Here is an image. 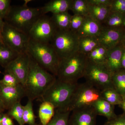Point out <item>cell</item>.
I'll use <instances>...</instances> for the list:
<instances>
[{"instance_id":"obj_1","label":"cell","mask_w":125,"mask_h":125,"mask_svg":"<svg viewBox=\"0 0 125 125\" xmlns=\"http://www.w3.org/2000/svg\"><path fill=\"white\" fill-rule=\"evenodd\" d=\"M30 57L29 70L24 86L29 100H38L55 81L57 77L40 66Z\"/></svg>"},{"instance_id":"obj_2","label":"cell","mask_w":125,"mask_h":125,"mask_svg":"<svg viewBox=\"0 0 125 125\" xmlns=\"http://www.w3.org/2000/svg\"><path fill=\"white\" fill-rule=\"evenodd\" d=\"M27 52L41 67L56 77L61 59L50 43L30 38Z\"/></svg>"},{"instance_id":"obj_3","label":"cell","mask_w":125,"mask_h":125,"mask_svg":"<svg viewBox=\"0 0 125 125\" xmlns=\"http://www.w3.org/2000/svg\"><path fill=\"white\" fill-rule=\"evenodd\" d=\"M43 15L40 8H33L24 4L11 6L4 21L20 32L28 35L32 27Z\"/></svg>"},{"instance_id":"obj_4","label":"cell","mask_w":125,"mask_h":125,"mask_svg":"<svg viewBox=\"0 0 125 125\" xmlns=\"http://www.w3.org/2000/svg\"><path fill=\"white\" fill-rule=\"evenodd\" d=\"M78 83H71L57 78L39 100L48 102L56 110L67 111L68 106Z\"/></svg>"},{"instance_id":"obj_5","label":"cell","mask_w":125,"mask_h":125,"mask_svg":"<svg viewBox=\"0 0 125 125\" xmlns=\"http://www.w3.org/2000/svg\"><path fill=\"white\" fill-rule=\"evenodd\" d=\"M87 62V55L79 51L61 60L57 78L65 81L78 83L79 79L83 77Z\"/></svg>"},{"instance_id":"obj_6","label":"cell","mask_w":125,"mask_h":125,"mask_svg":"<svg viewBox=\"0 0 125 125\" xmlns=\"http://www.w3.org/2000/svg\"><path fill=\"white\" fill-rule=\"evenodd\" d=\"M79 37L77 34L67 30H57L50 42L61 60L78 51Z\"/></svg>"},{"instance_id":"obj_7","label":"cell","mask_w":125,"mask_h":125,"mask_svg":"<svg viewBox=\"0 0 125 125\" xmlns=\"http://www.w3.org/2000/svg\"><path fill=\"white\" fill-rule=\"evenodd\" d=\"M112 75L105 64H96L88 60L83 77L86 82L101 92L106 89L114 88Z\"/></svg>"},{"instance_id":"obj_8","label":"cell","mask_w":125,"mask_h":125,"mask_svg":"<svg viewBox=\"0 0 125 125\" xmlns=\"http://www.w3.org/2000/svg\"><path fill=\"white\" fill-rule=\"evenodd\" d=\"M101 98V91L85 82L79 84L72 96L67 111L73 110L92 106Z\"/></svg>"},{"instance_id":"obj_9","label":"cell","mask_w":125,"mask_h":125,"mask_svg":"<svg viewBox=\"0 0 125 125\" xmlns=\"http://www.w3.org/2000/svg\"><path fill=\"white\" fill-rule=\"evenodd\" d=\"M2 38L4 44L19 54L27 52L30 39L29 36L5 22L2 28Z\"/></svg>"},{"instance_id":"obj_10","label":"cell","mask_w":125,"mask_h":125,"mask_svg":"<svg viewBox=\"0 0 125 125\" xmlns=\"http://www.w3.org/2000/svg\"><path fill=\"white\" fill-rule=\"evenodd\" d=\"M57 30L51 18L45 15L41 16L34 24L28 36L32 40L50 43Z\"/></svg>"},{"instance_id":"obj_11","label":"cell","mask_w":125,"mask_h":125,"mask_svg":"<svg viewBox=\"0 0 125 125\" xmlns=\"http://www.w3.org/2000/svg\"><path fill=\"white\" fill-rule=\"evenodd\" d=\"M30 61V57L27 52L20 54L5 68V71L13 74L24 86L28 74Z\"/></svg>"},{"instance_id":"obj_12","label":"cell","mask_w":125,"mask_h":125,"mask_svg":"<svg viewBox=\"0 0 125 125\" xmlns=\"http://www.w3.org/2000/svg\"><path fill=\"white\" fill-rule=\"evenodd\" d=\"M25 96L24 88L22 84L16 87H10L0 83V99L5 110H9L16 104L20 102Z\"/></svg>"},{"instance_id":"obj_13","label":"cell","mask_w":125,"mask_h":125,"mask_svg":"<svg viewBox=\"0 0 125 125\" xmlns=\"http://www.w3.org/2000/svg\"><path fill=\"white\" fill-rule=\"evenodd\" d=\"M69 125H96V112L92 106L72 111Z\"/></svg>"},{"instance_id":"obj_14","label":"cell","mask_w":125,"mask_h":125,"mask_svg":"<svg viewBox=\"0 0 125 125\" xmlns=\"http://www.w3.org/2000/svg\"><path fill=\"white\" fill-rule=\"evenodd\" d=\"M125 29L110 28L104 26L97 37L99 44L108 50L116 46L120 43Z\"/></svg>"},{"instance_id":"obj_15","label":"cell","mask_w":125,"mask_h":125,"mask_svg":"<svg viewBox=\"0 0 125 125\" xmlns=\"http://www.w3.org/2000/svg\"><path fill=\"white\" fill-rule=\"evenodd\" d=\"M123 49V47L120 43L108 51L105 65L112 74L122 69L121 59Z\"/></svg>"},{"instance_id":"obj_16","label":"cell","mask_w":125,"mask_h":125,"mask_svg":"<svg viewBox=\"0 0 125 125\" xmlns=\"http://www.w3.org/2000/svg\"><path fill=\"white\" fill-rule=\"evenodd\" d=\"M104 25L89 16H85L83 24L76 34L79 37H96L100 34Z\"/></svg>"},{"instance_id":"obj_17","label":"cell","mask_w":125,"mask_h":125,"mask_svg":"<svg viewBox=\"0 0 125 125\" xmlns=\"http://www.w3.org/2000/svg\"><path fill=\"white\" fill-rule=\"evenodd\" d=\"M72 0H52L48 2L43 7H41L43 15L48 12L55 14L68 12L71 10Z\"/></svg>"},{"instance_id":"obj_18","label":"cell","mask_w":125,"mask_h":125,"mask_svg":"<svg viewBox=\"0 0 125 125\" xmlns=\"http://www.w3.org/2000/svg\"><path fill=\"white\" fill-rule=\"evenodd\" d=\"M92 106L97 115H100L105 117L108 120L113 119L117 116L114 112L115 106L103 99H99L93 104Z\"/></svg>"},{"instance_id":"obj_19","label":"cell","mask_w":125,"mask_h":125,"mask_svg":"<svg viewBox=\"0 0 125 125\" xmlns=\"http://www.w3.org/2000/svg\"><path fill=\"white\" fill-rule=\"evenodd\" d=\"M111 12L110 6L89 4L88 16L103 25L105 22Z\"/></svg>"},{"instance_id":"obj_20","label":"cell","mask_w":125,"mask_h":125,"mask_svg":"<svg viewBox=\"0 0 125 125\" xmlns=\"http://www.w3.org/2000/svg\"><path fill=\"white\" fill-rule=\"evenodd\" d=\"M99 45L100 44L97 37H79L78 51L87 55Z\"/></svg>"},{"instance_id":"obj_21","label":"cell","mask_w":125,"mask_h":125,"mask_svg":"<svg viewBox=\"0 0 125 125\" xmlns=\"http://www.w3.org/2000/svg\"><path fill=\"white\" fill-rule=\"evenodd\" d=\"M19 54L4 43L0 42V65L2 67L5 68Z\"/></svg>"},{"instance_id":"obj_22","label":"cell","mask_w":125,"mask_h":125,"mask_svg":"<svg viewBox=\"0 0 125 125\" xmlns=\"http://www.w3.org/2000/svg\"><path fill=\"white\" fill-rule=\"evenodd\" d=\"M55 108L52 104L48 102H42L39 110V116L42 125H46L54 117Z\"/></svg>"},{"instance_id":"obj_23","label":"cell","mask_w":125,"mask_h":125,"mask_svg":"<svg viewBox=\"0 0 125 125\" xmlns=\"http://www.w3.org/2000/svg\"><path fill=\"white\" fill-rule=\"evenodd\" d=\"M72 16L68 12H66L52 14L51 18L57 30H67L70 29Z\"/></svg>"},{"instance_id":"obj_24","label":"cell","mask_w":125,"mask_h":125,"mask_svg":"<svg viewBox=\"0 0 125 125\" xmlns=\"http://www.w3.org/2000/svg\"><path fill=\"white\" fill-rule=\"evenodd\" d=\"M108 50L100 45L87 55L89 61L97 64H105Z\"/></svg>"},{"instance_id":"obj_25","label":"cell","mask_w":125,"mask_h":125,"mask_svg":"<svg viewBox=\"0 0 125 125\" xmlns=\"http://www.w3.org/2000/svg\"><path fill=\"white\" fill-rule=\"evenodd\" d=\"M125 21V15L116 12H111L104 24V27L110 28H125L123 23Z\"/></svg>"},{"instance_id":"obj_26","label":"cell","mask_w":125,"mask_h":125,"mask_svg":"<svg viewBox=\"0 0 125 125\" xmlns=\"http://www.w3.org/2000/svg\"><path fill=\"white\" fill-rule=\"evenodd\" d=\"M112 81L114 88L121 96L125 95V70L122 69L113 74Z\"/></svg>"},{"instance_id":"obj_27","label":"cell","mask_w":125,"mask_h":125,"mask_svg":"<svg viewBox=\"0 0 125 125\" xmlns=\"http://www.w3.org/2000/svg\"><path fill=\"white\" fill-rule=\"evenodd\" d=\"M101 98L114 106H119L122 101V96L114 88H109L101 91Z\"/></svg>"},{"instance_id":"obj_28","label":"cell","mask_w":125,"mask_h":125,"mask_svg":"<svg viewBox=\"0 0 125 125\" xmlns=\"http://www.w3.org/2000/svg\"><path fill=\"white\" fill-rule=\"evenodd\" d=\"M89 6L88 0H72L70 10L74 15L86 16L88 15Z\"/></svg>"},{"instance_id":"obj_29","label":"cell","mask_w":125,"mask_h":125,"mask_svg":"<svg viewBox=\"0 0 125 125\" xmlns=\"http://www.w3.org/2000/svg\"><path fill=\"white\" fill-rule=\"evenodd\" d=\"M69 111L56 110L54 117L46 125H69Z\"/></svg>"},{"instance_id":"obj_30","label":"cell","mask_w":125,"mask_h":125,"mask_svg":"<svg viewBox=\"0 0 125 125\" xmlns=\"http://www.w3.org/2000/svg\"><path fill=\"white\" fill-rule=\"evenodd\" d=\"M8 111L7 114L11 118L15 119L19 125H24L23 118L24 106L21 105L20 102L16 104Z\"/></svg>"},{"instance_id":"obj_31","label":"cell","mask_w":125,"mask_h":125,"mask_svg":"<svg viewBox=\"0 0 125 125\" xmlns=\"http://www.w3.org/2000/svg\"><path fill=\"white\" fill-rule=\"evenodd\" d=\"M32 101L28 100L26 105L24 106L23 118L25 124L29 125H37L36 116L34 113Z\"/></svg>"},{"instance_id":"obj_32","label":"cell","mask_w":125,"mask_h":125,"mask_svg":"<svg viewBox=\"0 0 125 125\" xmlns=\"http://www.w3.org/2000/svg\"><path fill=\"white\" fill-rule=\"evenodd\" d=\"M0 83L2 85L10 87H16L21 84L19 81L13 74L5 71L3 78L0 80Z\"/></svg>"},{"instance_id":"obj_33","label":"cell","mask_w":125,"mask_h":125,"mask_svg":"<svg viewBox=\"0 0 125 125\" xmlns=\"http://www.w3.org/2000/svg\"><path fill=\"white\" fill-rule=\"evenodd\" d=\"M85 16L74 15L72 16L70 29L74 32L76 33L83 24Z\"/></svg>"},{"instance_id":"obj_34","label":"cell","mask_w":125,"mask_h":125,"mask_svg":"<svg viewBox=\"0 0 125 125\" xmlns=\"http://www.w3.org/2000/svg\"><path fill=\"white\" fill-rule=\"evenodd\" d=\"M110 8L111 12H116L125 15V0H112Z\"/></svg>"},{"instance_id":"obj_35","label":"cell","mask_w":125,"mask_h":125,"mask_svg":"<svg viewBox=\"0 0 125 125\" xmlns=\"http://www.w3.org/2000/svg\"><path fill=\"white\" fill-rule=\"evenodd\" d=\"M10 0H0V19L4 20L9 13L11 5Z\"/></svg>"},{"instance_id":"obj_36","label":"cell","mask_w":125,"mask_h":125,"mask_svg":"<svg viewBox=\"0 0 125 125\" xmlns=\"http://www.w3.org/2000/svg\"><path fill=\"white\" fill-rule=\"evenodd\" d=\"M104 125H125V114L123 113L113 119L108 120Z\"/></svg>"},{"instance_id":"obj_37","label":"cell","mask_w":125,"mask_h":125,"mask_svg":"<svg viewBox=\"0 0 125 125\" xmlns=\"http://www.w3.org/2000/svg\"><path fill=\"white\" fill-rule=\"evenodd\" d=\"M90 4L110 6L112 0H88Z\"/></svg>"},{"instance_id":"obj_38","label":"cell","mask_w":125,"mask_h":125,"mask_svg":"<svg viewBox=\"0 0 125 125\" xmlns=\"http://www.w3.org/2000/svg\"><path fill=\"white\" fill-rule=\"evenodd\" d=\"M1 125H14L12 118L7 113H2Z\"/></svg>"},{"instance_id":"obj_39","label":"cell","mask_w":125,"mask_h":125,"mask_svg":"<svg viewBox=\"0 0 125 125\" xmlns=\"http://www.w3.org/2000/svg\"><path fill=\"white\" fill-rule=\"evenodd\" d=\"M121 65L122 69L125 70V48H124L122 56Z\"/></svg>"},{"instance_id":"obj_40","label":"cell","mask_w":125,"mask_h":125,"mask_svg":"<svg viewBox=\"0 0 125 125\" xmlns=\"http://www.w3.org/2000/svg\"><path fill=\"white\" fill-rule=\"evenodd\" d=\"M4 22V20L0 19V42L2 43H3L2 38V32Z\"/></svg>"},{"instance_id":"obj_41","label":"cell","mask_w":125,"mask_h":125,"mask_svg":"<svg viewBox=\"0 0 125 125\" xmlns=\"http://www.w3.org/2000/svg\"><path fill=\"white\" fill-rule=\"evenodd\" d=\"M122 96V101L119 106L123 109L124 113L125 114V95Z\"/></svg>"},{"instance_id":"obj_42","label":"cell","mask_w":125,"mask_h":125,"mask_svg":"<svg viewBox=\"0 0 125 125\" xmlns=\"http://www.w3.org/2000/svg\"><path fill=\"white\" fill-rule=\"evenodd\" d=\"M120 43L123 47L125 48V29L123 31V36L121 40Z\"/></svg>"},{"instance_id":"obj_43","label":"cell","mask_w":125,"mask_h":125,"mask_svg":"<svg viewBox=\"0 0 125 125\" xmlns=\"http://www.w3.org/2000/svg\"><path fill=\"white\" fill-rule=\"evenodd\" d=\"M5 110L4 105L0 99V113H3Z\"/></svg>"},{"instance_id":"obj_44","label":"cell","mask_w":125,"mask_h":125,"mask_svg":"<svg viewBox=\"0 0 125 125\" xmlns=\"http://www.w3.org/2000/svg\"><path fill=\"white\" fill-rule=\"evenodd\" d=\"M0 113V125L1 124V119H2V113Z\"/></svg>"},{"instance_id":"obj_45","label":"cell","mask_w":125,"mask_h":125,"mask_svg":"<svg viewBox=\"0 0 125 125\" xmlns=\"http://www.w3.org/2000/svg\"><path fill=\"white\" fill-rule=\"evenodd\" d=\"M123 26H124V27L125 28V22H124V23H123Z\"/></svg>"},{"instance_id":"obj_46","label":"cell","mask_w":125,"mask_h":125,"mask_svg":"<svg viewBox=\"0 0 125 125\" xmlns=\"http://www.w3.org/2000/svg\"></svg>"},{"instance_id":"obj_47","label":"cell","mask_w":125,"mask_h":125,"mask_svg":"<svg viewBox=\"0 0 125 125\" xmlns=\"http://www.w3.org/2000/svg\"></svg>"}]
</instances>
